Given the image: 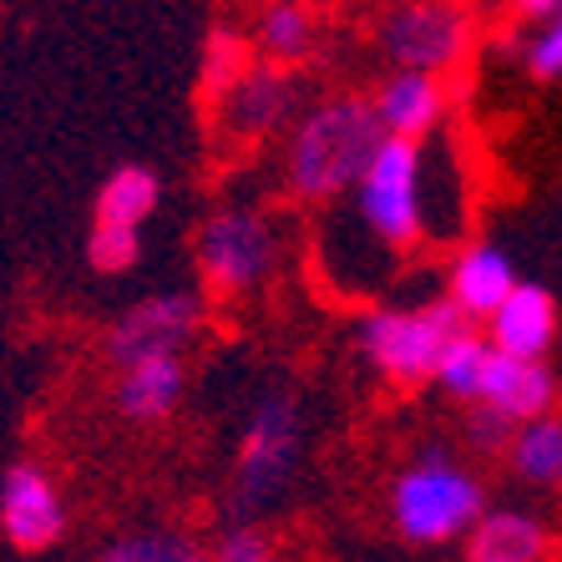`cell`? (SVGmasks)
<instances>
[{
    "label": "cell",
    "mask_w": 562,
    "mask_h": 562,
    "mask_svg": "<svg viewBox=\"0 0 562 562\" xmlns=\"http://www.w3.org/2000/svg\"><path fill=\"white\" fill-rule=\"evenodd\" d=\"M558 300H552L542 284H512V294L486 314V340L507 355H532V360H548L552 340H558Z\"/></svg>",
    "instance_id": "4fadbf2b"
},
{
    "label": "cell",
    "mask_w": 562,
    "mask_h": 562,
    "mask_svg": "<svg viewBox=\"0 0 562 562\" xmlns=\"http://www.w3.org/2000/svg\"><path fill=\"white\" fill-rule=\"evenodd\" d=\"M87 259H92L97 274H132V269L143 263V228L92 218V234H87Z\"/></svg>",
    "instance_id": "7402d4cb"
},
{
    "label": "cell",
    "mask_w": 562,
    "mask_h": 562,
    "mask_svg": "<svg viewBox=\"0 0 562 562\" xmlns=\"http://www.w3.org/2000/svg\"><path fill=\"white\" fill-rule=\"evenodd\" d=\"M471 11L461 0H401L385 21H380V52L395 66L411 71H431L446 77L471 56Z\"/></svg>",
    "instance_id": "52a82bcc"
},
{
    "label": "cell",
    "mask_w": 562,
    "mask_h": 562,
    "mask_svg": "<svg viewBox=\"0 0 562 562\" xmlns=\"http://www.w3.org/2000/svg\"><path fill=\"white\" fill-rule=\"evenodd\" d=\"M512 431H517V426H512L502 411H492V406H476L467 416V441L476 446L482 457H502V451H507V441H512Z\"/></svg>",
    "instance_id": "484cf974"
},
{
    "label": "cell",
    "mask_w": 562,
    "mask_h": 562,
    "mask_svg": "<svg viewBox=\"0 0 562 562\" xmlns=\"http://www.w3.org/2000/svg\"><path fill=\"white\" fill-rule=\"evenodd\" d=\"M461 552L471 562H548L558 552V532L527 507H486L461 537Z\"/></svg>",
    "instance_id": "7c38bea8"
},
{
    "label": "cell",
    "mask_w": 562,
    "mask_h": 562,
    "mask_svg": "<svg viewBox=\"0 0 562 562\" xmlns=\"http://www.w3.org/2000/svg\"><path fill=\"white\" fill-rule=\"evenodd\" d=\"M198 335H203V300L188 289H172V294H147L132 310H122V319L106 335V355L112 366L143 360V355H188Z\"/></svg>",
    "instance_id": "9c48e42d"
},
{
    "label": "cell",
    "mask_w": 562,
    "mask_h": 562,
    "mask_svg": "<svg viewBox=\"0 0 562 562\" xmlns=\"http://www.w3.org/2000/svg\"><path fill=\"white\" fill-rule=\"evenodd\" d=\"M522 61L537 81H562V11H552L542 26H532Z\"/></svg>",
    "instance_id": "cb8c5ba5"
},
{
    "label": "cell",
    "mask_w": 562,
    "mask_h": 562,
    "mask_svg": "<svg viewBox=\"0 0 562 562\" xmlns=\"http://www.w3.org/2000/svg\"><path fill=\"white\" fill-rule=\"evenodd\" d=\"M486 360H492V340L486 335H476V325L457 329L451 340H446L441 360H436V385H441L446 395H457V401H476V391H482V375H486Z\"/></svg>",
    "instance_id": "ffe728a7"
},
{
    "label": "cell",
    "mask_w": 562,
    "mask_h": 562,
    "mask_svg": "<svg viewBox=\"0 0 562 562\" xmlns=\"http://www.w3.org/2000/svg\"><path fill=\"white\" fill-rule=\"evenodd\" d=\"M213 102H218V127L234 143H263L300 117V77L294 66L259 56L244 61V71L223 92H213Z\"/></svg>",
    "instance_id": "ba28073f"
},
{
    "label": "cell",
    "mask_w": 562,
    "mask_h": 562,
    "mask_svg": "<svg viewBox=\"0 0 562 562\" xmlns=\"http://www.w3.org/2000/svg\"><path fill=\"white\" fill-rule=\"evenodd\" d=\"M117 370V411L132 426H162L168 416H178L188 395L183 355H143V360H127Z\"/></svg>",
    "instance_id": "5bb4252c"
},
{
    "label": "cell",
    "mask_w": 562,
    "mask_h": 562,
    "mask_svg": "<svg viewBox=\"0 0 562 562\" xmlns=\"http://www.w3.org/2000/svg\"><path fill=\"white\" fill-rule=\"evenodd\" d=\"M279 552V542L269 537L263 517H228V527L218 532V542L209 548V558L218 562H269Z\"/></svg>",
    "instance_id": "603a6c76"
},
{
    "label": "cell",
    "mask_w": 562,
    "mask_h": 562,
    "mask_svg": "<svg viewBox=\"0 0 562 562\" xmlns=\"http://www.w3.org/2000/svg\"><path fill=\"white\" fill-rule=\"evenodd\" d=\"M284 259L279 223L254 203H223L198 228V274L218 300H244L274 279Z\"/></svg>",
    "instance_id": "5b68a950"
},
{
    "label": "cell",
    "mask_w": 562,
    "mask_h": 562,
    "mask_svg": "<svg viewBox=\"0 0 562 562\" xmlns=\"http://www.w3.org/2000/svg\"><path fill=\"white\" fill-rule=\"evenodd\" d=\"M512 284H517V269H512V259L497 244H467V249L451 259L446 300L457 304L471 325H486V314L507 300Z\"/></svg>",
    "instance_id": "2e32d148"
},
{
    "label": "cell",
    "mask_w": 562,
    "mask_h": 562,
    "mask_svg": "<svg viewBox=\"0 0 562 562\" xmlns=\"http://www.w3.org/2000/svg\"><path fill=\"white\" fill-rule=\"evenodd\" d=\"M0 532L15 552L41 558V552L61 548L66 537V497L52 482V471H41L36 461H15L0 476Z\"/></svg>",
    "instance_id": "30bf717a"
},
{
    "label": "cell",
    "mask_w": 562,
    "mask_h": 562,
    "mask_svg": "<svg viewBox=\"0 0 562 562\" xmlns=\"http://www.w3.org/2000/svg\"><path fill=\"white\" fill-rule=\"evenodd\" d=\"M471 319L451 300H431L416 310H370L355 329L360 355L395 385H426L436 375L446 340L467 329Z\"/></svg>",
    "instance_id": "8992f818"
},
{
    "label": "cell",
    "mask_w": 562,
    "mask_h": 562,
    "mask_svg": "<svg viewBox=\"0 0 562 562\" xmlns=\"http://www.w3.org/2000/svg\"><path fill=\"white\" fill-rule=\"evenodd\" d=\"M552 11H562V0H507V15L517 26H542Z\"/></svg>",
    "instance_id": "4316f807"
},
{
    "label": "cell",
    "mask_w": 562,
    "mask_h": 562,
    "mask_svg": "<svg viewBox=\"0 0 562 562\" xmlns=\"http://www.w3.org/2000/svg\"><path fill=\"white\" fill-rule=\"evenodd\" d=\"M244 61H249V52H244V36H234V31H213L209 41V61H203V87L213 92H223L228 81L244 71Z\"/></svg>",
    "instance_id": "d4e9b609"
},
{
    "label": "cell",
    "mask_w": 562,
    "mask_h": 562,
    "mask_svg": "<svg viewBox=\"0 0 562 562\" xmlns=\"http://www.w3.org/2000/svg\"><path fill=\"white\" fill-rule=\"evenodd\" d=\"M304 471V411L289 391H269L254 401L234 446L228 476V517H269L289 502Z\"/></svg>",
    "instance_id": "7a4b0ae2"
},
{
    "label": "cell",
    "mask_w": 562,
    "mask_h": 562,
    "mask_svg": "<svg viewBox=\"0 0 562 562\" xmlns=\"http://www.w3.org/2000/svg\"><path fill=\"white\" fill-rule=\"evenodd\" d=\"M375 117L385 132L395 137H431L446 117V87L431 71H411V66H395L391 77L380 81L375 92Z\"/></svg>",
    "instance_id": "9a60e30c"
},
{
    "label": "cell",
    "mask_w": 562,
    "mask_h": 562,
    "mask_svg": "<svg viewBox=\"0 0 562 562\" xmlns=\"http://www.w3.org/2000/svg\"><path fill=\"white\" fill-rule=\"evenodd\" d=\"M314 41H319V21L304 0H269L254 21V52L269 61L300 66L314 52Z\"/></svg>",
    "instance_id": "ac0fdd59"
},
{
    "label": "cell",
    "mask_w": 562,
    "mask_h": 562,
    "mask_svg": "<svg viewBox=\"0 0 562 562\" xmlns=\"http://www.w3.org/2000/svg\"><path fill=\"white\" fill-rule=\"evenodd\" d=\"M507 467L517 482L527 486H562V420L552 416H532L517 420V431L507 441Z\"/></svg>",
    "instance_id": "e0dca14e"
},
{
    "label": "cell",
    "mask_w": 562,
    "mask_h": 562,
    "mask_svg": "<svg viewBox=\"0 0 562 562\" xmlns=\"http://www.w3.org/2000/svg\"><path fill=\"white\" fill-rule=\"evenodd\" d=\"M157 203H162V178H157L147 162H122V168H112L102 193H97V218L143 228L157 213Z\"/></svg>",
    "instance_id": "d6986e66"
},
{
    "label": "cell",
    "mask_w": 562,
    "mask_h": 562,
    "mask_svg": "<svg viewBox=\"0 0 562 562\" xmlns=\"http://www.w3.org/2000/svg\"><path fill=\"white\" fill-rule=\"evenodd\" d=\"M471 406H492L517 426V420L548 416L558 406V375L548 370V360H532V355H507L492 345V360H486L482 391Z\"/></svg>",
    "instance_id": "8fae6325"
},
{
    "label": "cell",
    "mask_w": 562,
    "mask_h": 562,
    "mask_svg": "<svg viewBox=\"0 0 562 562\" xmlns=\"http://www.w3.org/2000/svg\"><path fill=\"white\" fill-rule=\"evenodd\" d=\"M486 512V486L451 451H420L391 482V527L411 548H457Z\"/></svg>",
    "instance_id": "3957f363"
},
{
    "label": "cell",
    "mask_w": 562,
    "mask_h": 562,
    "mask_svg": "<svg viewBox=\"0 0 562 562\" xmlns=\"http://www.w3.org/2000/svg\"><path fill=\"white\" fill-rule=\"evenodd\" d=\"M203 542H193L188 532L168 522H147V527H127L117 542L102 548V562H198Z\"/></svg>",
    "instance_id": "44dd1931"
},
{
    "label": "cell",
    "mask_w": 562,
    "mask_h": 562,
    "mask_svg": "<svg viewBox=\"0 0 562 562\" xmlns=\"http://www.w3.org/2000/svg\"><path fill=\"white\" fill-rule=\"evenodd\" d=\"M385 127L375 102L360 92H335L325 102L300 106V117L284 127V188L304 209H325L355 188Z\"/></svg>",
    "instance_id": "6da1fadb"
},
{
    "label": "cell",
    "mask_w": 562,
    "mask_h": 562,
    "mask_svg": "<svg viewBox=\"0 0 562 562\" xmlns=\"http://www.w3.org/2000/svg\"><path fill=\"white\" fill-rule=\"evenodd\" d=\"M426 183H431L426 137H395V132H385L380 147L370 153L366 172L350 188L355 228H366L380 249L411 254L426 238Z\"/></svg>",
    "instance_id": "277c9868"
}]
</instances>
